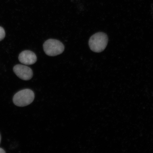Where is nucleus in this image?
I'll use <instances>...</instances> for the list:
<instances>
[{
  "label": "nucleus",
  "mask_w": 153,
  "mask_h": 153,
  "mask_svg": "<svg viewBox=\"0 0 153 153\" xmlns=\"http://www.w3.org/2000/svg\"><path fill=\"white\" fill-rule=\"evenodd\" d=\"M108 38L106 33L97 32L90 38L89 45L91 50L95 53H100L104 50L108 45Z\"/></svg>",
  "instance_id": "nucleus-1"
},
{
  "label": "nucleus",
  "mask_w": 153,
  "mask_h": 153,
  "mask_svg": "<svg viewBox=\"0 0 153 153\" xmlns=\"http://www.w3.org/2000/svg\"><path fill=\"white\" fill-rule=\"evenodd\" d=\"M34 96V93L31 90L23 89L15 94L13 98V102L18 106H26L33 102Z\"/></svg>",
  "instance_id": "nucleus-2"
},
{
  "label": "nucleus",
  "mask_w": 153,
  "mask_h": 153,
  "mask_svg": "<svg viewBox=\"0 0 153 153\" xmlns=\"http://www.w3.org/2000/svg\"><path fill=\"white\" fill-rule=\"evenodd\" d=\"M43 50L46 54L51 56H54L61 54L64 51L63 44L58 40L49 39L43 45Z\"/></svg>",
  "instance_id": "nucleus-3"
},
{
  "label": "nucleus",
  "mask_w": 153,
  "mask_h": 153,
  "mask_svg": "<svg viewBox=\"0 0 153 153\" xmlns=\"http://www.w3.org/2000/svg\"><path fill=\"white\" fill-rule=\"evenodd\" d=\"M13 71L19 78L25 81H28L31 79L33 76L31 69L24 65H16L13 68Z\"/></svg>",
  "instance_id": "nucleus-4"
},
{
  "label": "nucleus",
  "mask_w": 153,
  "mask_h": 153,
  "mask_svg": "<svg viewBox=\"0 0 153 153\" xmlns=\"http://www.w3.org/2000/svg\"><path fill=\"white\" fill-rule=\"evenodd\" d=\"M20 62L25 65H33L37 62V57L35 53L30 51H22L19 56Z\"/></svg>",
  "instance_id": "nucleus-5"
},
{
  "label": "nucleus",
  "mask_w": 153,
  "mask_h": 153,
  "mask_svg": "<svg viewBox=\"0 0 153 153\" xmlns=\"http://www.w3.org/2000/svg\"><path fill=\"white\" fill-rule=\"evenodd\" d=\"M5 36V31L3 27H0V41L4 39Z\"/></svg>",
  "instance_id": "nucleus-6"
},
{
  "label": "nucleus",
  "mask_w": 153,
  "mask_h": 153,
  "mask_svg": "<svg viewBox=\"0 0 153 153\" xmlns=\"http://www.w3.org/2000/svg\"><path fill=\"white\" fill-rule=\"evenodd\" d=\"M6 152L3 149L0 148V153H5Z\"/></svg>",
  "instance_id": "nucleus-7"
},
{
  "label": "nucleus",
  "mask_w": 153,
  "mask_h": 153,
  "mask_svg": "<svg viewBox=\"0 0 153 153\" xmlns=\"http://www.w3.org/2000/svg\"><path fill=\"white\" fill-rule=\"evenodd\" d=\"M1 134H0V143H1Z\"/></svg>",
  "instance_id": "nucleus-8"
}]
</instances>
